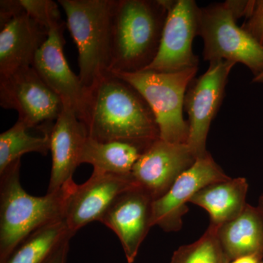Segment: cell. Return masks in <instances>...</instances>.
<instances>
[{"instance_id": "obj_8", "label": "cell", "mask_w": 263, "mask_h": 263, "mask_svg": "<svg viewBox=\"0 0 263 263\" xmlns=\"http://www.w3.org/2000/svg\"><path fill=\"white\" fill-rule=\"evenodd\" d=\"M235 65L224 60L209 62L206 72L189 85L183 105L188 115L187 144L197 159L209 153L206 141L211 124L220 108Z\"/></svg>"}, {"instance_id": "obj_4", "label": "cell", "mask_w": 263, "mask_h": 263, "mask_svg": "<svg viewBox=\"0 0 263 263\" xmlns=\"http://www.w3.org/2000/svg\"><path fill=\"white\" fill-rule=\"evenodd\" d=\"M79 52V78L85 88L110 72L115 0H59Z\"/></svg>"}, {"instance_id": "obj_26", "label": "cell", "mask_w": 263, "mask_h": 263, "mask_svg": "<svg viewBox=\"0 0 263 263\" xmlns=\"http://www.w3.org/2000/svg\"><path fill=\"white\" fill-rule=\"evenodd\" d=\"M260 260L253 256H245L230 261L229 263H259Z\"/></svg>"}, {"instance_id": "obj_23", "label": "cell", "mask_w": 263, "mask_h": 263, "mask_svg": "<svg viewBox=\"0 0 263 263\" xmlns=\"http://www.w3.org/2000/svg\"><path fill=\"white\" fill-rule=\"evenodd\" d=\"M22 9L48 32L63 24L58 4L51 0H19Z\"/></svg>"}, {"instance_id": "obj_1", "label": "cell", "mask_w": 263, "mask_h": 263, "mask_svg": "<svg viewBox=\"0 0 263 263\" xmlns=\"http://www.w3.org/2000/svg\"><path fill=\"white\" fill-rule=\"evenodd\" d=\"M79 120L95 141H123L150 146L160 138L155 115L133 86L111 72L86 88Z\"/></svg>"}, {"instance_id": "obj_19", "label": "cell", "mask_w": 263, "mask_h": 263, "mask_svg": "<svg viewBox=\"0 0 263 263\" xmlns=\"http://www.w3.org/2000/svg\"><path fill=\"white\" fill-rule=\"evenodd\" d=\"M149 146L123 141L100 142L88 137L81 152L80 164H91L94 171L131 175L135 164Z\"/></svg>"}, {"instance_id": "obj_21", "label": "cell", "mask_w": 263, "mask_h": 263, "mask_svg": "<svg viewBox=\"0 0 263 263\" xmlns=\"http://www.w3.org/2000/svg\"><path fill=\"white\" fill-rule=\"evenodd\" d=\"M28 128L20 121L0 135V173L24 154L36 152L47 155L50 151V133L45 132L42 137L31 136Z\"/></svg>"}, {"instance_id": "obj_5", "label": "cell", "mask_w": 263, "mask_h": 263, "mask_svg": "<svg viewBox=\"0 0 263 263\" xmlns=\"http://www.w3.org/2000/svg\"><path fill=\"white\" fill-rule=\"evenodd\" d=\"M197 69L172 73L152 70L113 73L133 86L146 100L155 115L160 139L187 143L189 126L183 119V105L186 90Z\"/></svg>"}, {"instance_id": "obj_27", "label": "cell", "mask_w": 263, "mask_h": 263, "mask_svg": "<svg viewBox=\"0 0 263 263\" xmlns=\"http://www.w3.org/2000/svg\"><path fill=\"white\" fill-rule=\"evenodd\" d=\"M257 207H258L259 210L260 211L261 214H262L263 216V193L262 195L259 197L258 205H257Z\"/></svg>"}, {"instance_id": "obj_2", "label": "cell", "mask_w": 263, "mask_h": 263, "mask_svg": "<svg viewBox=\"0 0 263 263\" xmlns=\"http://www.w3.org/2000/svg\"><path fill=\"white\" fill-rule=\"evenodd\" d=\"M20 171L18 159L0 173V263L36 230L65 219L77 186L73 182L44 196H32L22 186Z\"/></svg>"}, {"instance_id": "obj_22", "label": "cell", "mask_w": 263, "mask_h": 263, "mask_svg": "<svg viewBox=\"0 0 263 263\" xmlns=\"http://www.w3.org/2000/svg\"><path fill=\"white\" fill-rule=\"evenodd\" d=\"M217 236V228L209 226L196 241L174 252L171 263H229Z\"/></svg>"}, {"instance_id": "obj_10", "label": "cell", "mask_w": 263, "mask_h": 263, "mask_svg": "<svg viewBox=\"0 0 263 263\" xmlns=\"http://www.w3.org/2000/svg\"><path fill=\"white\" fill-rule=\"evenodd\" d=\"M230 177L214 161L210 154L197 158L195 163L176 180L167 193L154 200L152 226L164 231L178 232L188 212L187 203L204 186Z\"/></svg>"}, {"instance_id": "obj_14", "label": "cell", "mask_w": 263, "mask_h": 263, "mask_svg": "<svg viewBox=\"0 0 263 263\" xmlns=\"http://www.w3.org/2000/svg\"><path fill=\"white\" fill-rule=\"evenodd\" d=\"M65 22L48 32V38L38 50L32 67L41 79L80 118L86 96V88L76 76L64 54Z\"/></svg>"}, {"instance_id": "obj_17", "label": "cell", "mask_w": 263, "mask_h": 263, "mask_svg": "<svg viewBox=\"0 0 263 263\" xmlns=\"http://www.w3.org/2000/svg\"><path fill=\"white\" fill-rule=\"evenodd\" d=\"M248 190L245 178H230L204 186L190 202L205 209L210 216L209 226L219 228L243 212Z\"/></svg>"}, {"instance_id": "obj_15", "label": "cell", "mask_w": 263, "mask_h": 263, "mask_svg": "<svg viewBox=\"0 0 263 263\" xmlns=\"http://www.w3.org/2000/svg\"><path fill=\"white\" fill-rule=\"evenodd\" d=\"M88 134L73 109L64 105L63 110L50 133L52 166L47 193H53L75 182L73 175Z\"/></svg>"}, {"instance_id": "obj_13", "label": "cell", "mask_w": 263, "mask_h": 263, "mask_svg": "<svg viewBox=\"0 0 263 263\" xmlns=\"http://www.w3.org/2000/svg\"><path fill=\"white\" fill-rule=\"evenodd\" d=\"M154 200L136 186L118 197L100 221L117 235L128 263L136 260L152 226Z\"/></svg>"}, {"instance_id": "obj_12", "label": "cell", "mask_w": 263, "mask_h": 263, "mask_svg": "<svg viewBox=\"0 0 263 263\" xmlns=\"http://www.w3.org/2000/svg\"><path fill=\"white\" fill-rule=\"evenodd\" d=\"M136 186L132 175L93 171L86 182L77 184L69 198L65 216L69 230L76 234L89 223L100 221L119 195Z\"/></svg>"}, {"instance_id": "obj_20", "label": "cell", "mask_w": 263, "mask_h": 263, "mask_svg": "<svg viewBox=\"0 0 263 263\" xmlns=\"http://www.w3.org/2000/svg\"><path fill=\"white\" fill-rule=\"evenodd\" d=\"M74 235L65 219L54 221L29 235L2 263H46L60 246Z\"/></svg>"}, {"instance_id": "obj_24", "label": "cell", "mask_w": 263, "mask_h": 263, "mask_svg": "<svg viewBox=\"0 0 263 263\" xmlns=\"http://www.w3.org/2000/svg\"><path fill=\"white\" fill-rule=\"evenodd\" d=\"M242 28L263 46V0L252 1Z\"/></svg>"}, {"instance_id": "obj_25", "label": "cell", "mask_w": 263, "mask_h": 263, "mask_svg": "<svg viewBox=\"0 0 263 263\" xmlns=\"http://www.w3.org/2000/svg\"><path fill=\"white\" fill-rule=\"evenodd\" d=\"M70 240V238L65 240L46 263H67Z\"/></svg>"}, {"instance_id": "obj_6", "label": "cell", "mask_w": 263, "mask_h": 263, "mask_svg": "<svg viewBox=\"0 0 263 263\" xmlns=\"http://www.w3.org/2000/svg\"><path fill=\"white\" fill-rule=\"evenodd\" d=\"M236 20L228 1L200 8L199 35L203 41L204 60L241 63L257 77L263 72V46Z\"/></svg>"}, {"instance_id": "obj_28", "label": "cell", "mask_w": 263, "mask_h": 263, "mask_svg": "<svg viewBox=\"0 0 263 263\" xmlns=\"http://www.w3.org/2000/svg\"><path fill=\"white\" fill-rule=\"evenodd\" d=\"M253 81L255 83H263V72L260 75L254 78Z\"/></svg>"}, {"instance_id": "obj_3", "label": "cell", "mask_w": 263, "mask_h": 263, "mask_svg": "<svg viewBox=\"0 0 263 263\" xmlns=\"http://www.w3.org/2000/svg\"><path fill=\"white\" fill-rule=\"evenodd\" d=\"M170 0H115L110 72H141L157 57Z\"/></svg>"}, {"instance_id": "obj_7", "label": "cell", "mask_w": 263, "mask_h": 263, "mask_svg": "<svg viewBox=\"0 0 263 263\" xmlns=\"http://www.w3.org/2000/svg\"><path fill=\"white\" fill-rule=\"evenodd\" d=\"M0 105L16 110L18 121L28 129L51 130L64 103L32 67L19 69L0 77Z\"/></svg>"}, {"instance_id": "obj_9", "label": "cell", "mask_w": 263, "mask_h": 263, "mask_svg": "<svg viewBox=\"0 0 263 263\" xmlns=\"http://www.w3.org/2000/svg\"><path fill=\"white\" fill-rule=\"evenodd\" d=\"M200 13L193 0H170L158 53L145 70L172 73L198 67L193 43L200 32Z\"/></svg>"}, {"instance_id": "obj_16", "label": "cell", "mask_w": 263, "mask_h": 263, "mask_svg": "<svg viewBox=\"0 0 263 263\" xmlns=\"http://www.w3.org/2000/svg\"><path fill=\"white\" fill-rule=\"evenodd\" d=\"M48 35L47 29L23 10L0 24V77L32 67L36 53Z\"/></svg>"}, {"instance_id": "obj_11", "label": "cell", "mask_w": 263, "mask_h": 263, "mask_svg": "<svg viewBox=\"0 0 263 263\" xmlns=\"http://www.w3.org/2000/svg\"><path fill=\"white\" fill-rule=\"evenodd\" d=\"M196 160L187 143H170L159 138L143 152L131 175L137 186L155 200L167 193Z\"/></svg>"}, {"instance_id": "obj_18", "label": "cell", "mask_w": 263, "mask_h": 263, "mask_svg": "<svg viewBox=\"0 0 263 263\" xmlns=\"http://www.w3.org/2000/svg\"><path fill=\"white\" fill-rule=\"evenodd\" d=\"M217 236L230 261L245 256L263 258V216L258 207L247 203L233 220L217 228Z\"/></svg>"}]
</instances>
